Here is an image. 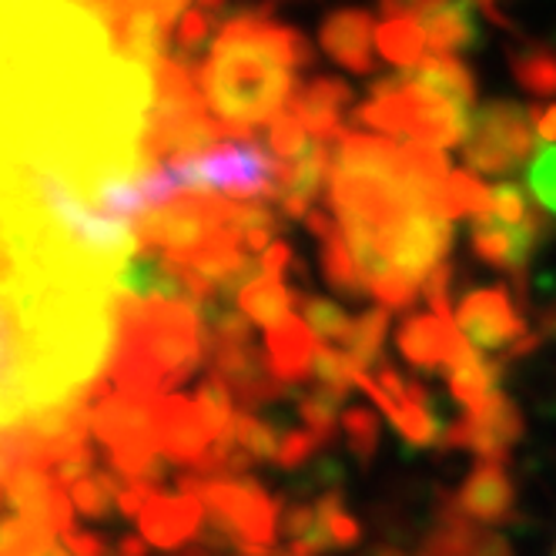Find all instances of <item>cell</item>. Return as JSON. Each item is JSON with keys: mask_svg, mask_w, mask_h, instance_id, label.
<instances>
[{"mask_svg": "<svg viewBox=\"0 0 556 556\" xmlns=\"http://www.w3.org/2000/svg\"><path fill=\"white\" fill-rule=\"evenodd\" d=\"M308 64L305 37L258 8L222 24L208 61L198 67V88L231 138H252L258 125H271L289 111L299 91L295 71Z\"/></svg>", "mask_w": 556, "mask_h": 556, "instance_id": "obj_1", "label": "cell"}, {"mask_svg": "<svg viewBox=\"0 0 556 556\" xmlns=\"http://www.w3.org/2000/svg\"><path fill=\"white\" fill-rule=\"evenodd\" d=\"M114 352L104 379L114 392L157 403L185 382L208 352L202 305L185 299H114Z\"/></svg>", "mask_w": 556, "mask_h": 556, "instance_id": "obj_2", "label": "cell"}, {"mask_svg": "<svg viewBox=\"0 0 556 556\" xmlns=\"http://www.w3.org/2000/svg\"><path fill=\"white\" fill-rule=\"evenodd\" d=\"M355 117H359V125H366L369 131L392 138V141L453 148L466 141L472 111H463L443 98L429 94L426 88L413 81L409 71H400L372 85L369 101L355 111Z\"/></svg>", "mask_w": 556, "mask_h": 556, "instance_id": "obj_3", "label": "cell"}, {"mask_svg": "<svg viewBox=\"0 0 556 556\" xmlns=\"http://www.w3.org/2000/svg\"><path fill=\"white\" fill-rule=\"evenodd\" d=\"M235 205L222 194H178L172 202L148 208L135 222L138 245L144 252H165V255H194L212 245L238 242L235 231Z\"/></svg>", "mask_w": 556, "mask_h": 556, "instance_id": "obj_4", "label": "cell"}, {"mask_svg": "<svg viewBox=\"0 0 556 556\" xmlns=\"http://www.w3.org/2000/svg\"><path fill=\"white\" fill-rule=\"evenodd\" d=\"M157 403L114 392L104 376L94 382L91 432L108 446L114 469L135 476V480H144V476H154L162 469V463H157V450H162Z\"/></svg>", "mask_w": 556, "mask_h": 556, "instance_id": "obj_5", "label": "cell"}, {"mask_svg": "<svg viewBox=\"0 0 556 556\" xmlns=\"http://www.w3.org/2000/svg\"><path fill=\"white\" fill-rule=\"evenodd\" d=\"M536 144V128L530 108L516 101H490L472 111L469 135L463 141V157L472 175L509 178L516 168L527 165Z\"/></svg>", "mask_w": 556, "mask_h": 556, "instance_id": "obj_6", "label": "cell"}, {"mask_svg": "<svg viewBox=\"0 0 556 556\" xmlns=\"http://www.w3.org/2000/svg\"><path fill=\"white\" fill-rule=\"evenodd\" d=\"M453 245V222L443 212H413L400 225L379 235V252L389 265L403 268L422 286V278L446 262V252Z\"/></svg>", "mask_w": 556, "mask_h": 556, "instance_id": "obj_7", "label": "cell"}, {"mask_svg": "<svg viewBox=\"0 0 556 556\" xmlns=\"http://www.w3.org/2000/svg\"><path fill=\"white\" fill-rule=\"evenodd\" d=\"M456 326L466 336V342L480 352H500L513 349L520 339H527V323L516 308L509 289L486 286L469 289L456 305Z\"/></svg>", "mask_w": 556, "mask_h": 556, "instance_id": "obj_8", "label": "cell"}, {"mask_svg": "<svg viewBox=\"0 0 556 556\" xmlns=\"http://www.w3.org/2000/svg\"><path fill=\"white\" fill-rule=\"evenodd\" d=\"M523 435V416L506 392H493L483 406L466 409L446 435V446H466L483 459H503Z\"/></svg>", "mask_w": 556, "mask_h": 556, "instance_id": "obj_9", "label": "cell"}, {"mask_svg": "<svg viewBox=\"0 0 556 556\" xmlns=\"http://www.w3.org/2000/svg\"><path fill=\"white\" fill-rule=\"evenodd\" d=\"M540 231H543L540 215H533V218L523 222V225H509V222H500V218L490 212V215L472 218L469 245H472V252L480 255L486 265L516 275V271H523V268H527L530 255L536 252Z\"/></svg>", "mask_w": 556, "mask_h": 556, "instance_id": "obj_10", "label": "cell"}, {"mask_svg": "<svg viewBox=\"0 0 556 556\" xmlns=\"http://www.w3.org/2000/svg\"><path fill=\"white\" fill-rule=\"evenodd\" d=\"M395 345H400L403 359L416 369H446L453 363V355L466 345V336L459 332L456 319L422 312V315H409L400 326Z\"/></svg>", "mask_w": 556, "mask_h": 556, "instance_id": "obj_11", "label": "cell"}, {"mask_svg": "<svg viewBox=\"0 0 556 556\" xmlns=\"http://www.w3.org/2000/svg\"><path fill=\"white\" fill-rule=\"evenodd\" d=\"M376 30H379V24L372 21L369 11L342 8L323 21L319 41L339 67H345L352 74H372L379 64L376 61Z\"/></svg>", "mask_w": 556, "mask_h": 556, "instance_id": "obj_12", "label": "cell"}, {"mask_svg": "<svg viewBox=\"0 0 556 556\" xmlns=\"http://www.w3.org/2000/svg\"><path fill=\"white\" fill-rule=\"evenodd\" d=\"M157 432H162V453L191 466L202 463L218 443L198 406L185 400V395H165L157 403Z\"/></svg>", "mask_w": 556, "mask_h": 556, "instance_id": "obj_13", "label": "cell"}, {"mask_svg": "<svg viewBox=\"0 0 556 556\" xmlns=\"http://www.w3.org/2000/svg\"><path fill=\"white\" fill-rule=\"evenodd\" d=\"M352 104V88L339 77H315L302 85L289 104V111L305 125L312 141H339L345 135L342 114Z\"/></svg>", "mask_w": 556, "mask_h": 556, "instance_id": "obj_14", "label": "cell"}, {"mask_svg": "<svg viewBox=\"0 0 556 556\" xmlns=\"http://www.w3.org/2000/svg\"><path fill=\"white\" fill-rule=\"evenodd\" d=\"M319 336L308 329L302 315H289L282 326L265 332V363L282 386L302 382L319 359Z\"/></svg>", "mask_w": 556, "mask_h": 556, "instance_id": "obj_15", "label": "cell"}, {"mask_svg": "<svg viewBox=\"0 0 556 556\" xmlns=\"http://www.w3.org/2000/svg\"><path fill=\"white\" fill-rule=\"evenodd\" d=\"M416 17L426 27L432 54H463L480 45L472 0H429L416 11Z\"/></svg>", "mask_w": 556, "mask_h": 556, "instance_id": "obj_16", "label": "cell"}, {"mask_svg": "<svg viewBox=\"0 0 556 556\" xmlns=\"http://www.w3.org/2000/svg\"><path fill=\"white\" fill-rule=\"evenodd\" d=\"M165 37H168V27H165V17H162V11H157V4L131 8L122 17V24L114 27V48L122 58L154 71L168 58Z\"/></svg>", "mask_w": 556, "mask_h": 556, "instance_id": "obj_17", "label": "cell"}, {"mask_svg": "<svg viewBox=\"0 0 556 556\" xmlns=\"http://www.w3.org/2000/svg\"><path fill=\"white\" fill-rule=\"evenodd\" d=\"M202 496L208 500L212 509H218L225 520H231L235 527H242L249 536H258V540L268 536V530H271V503L255 486L208 483V486H202Z\"/></svg>", "mask_w": 556, "mask_h": 556, "instance_id": "obj_18", "label": "cell"}, {"mask_svg": "<svg viewBox=\"0 0 556 556\" xmlns=\"http://www.w3.org/2000/svg\"><path fill=\"white\" fill-rule=\"evenodd\" d=\"M409 77L429 94L443 98L463 111H472L476 81H472V71L456 54H429L416 67H409Z\"/></svg>", "mask_w": 556, "mask_h": 556, "instance_id": "obj_19", "label": "cell"}, {"mask_svg": "<svg viewBox=\"0 0 556 556\" xmlns=\"http://www.w3.org/2000/svg\"><path fill=\"white\" fill-rule=\"evenodd\" d=\"M141 533L157 543V546H175L185 536L194 533L198 520H202V506H198L194 496H154L144 509H141Z\"/></svg>", "mask_w": 556, "mask_h": 556, "instance_id": "obj_20", "label": "cell"}, {"mask_svg": "<svg viewBox=\"0 0 556 556\" xmlns=\"http://www.w3.org/2000/svg\"><path fill=\"white\" fill-rule=\"evenodd\" d=\"M450 376V392L456 395V403H463L466 409L483 406L490 395L496 392V379H500V366L490 363V355L472 349L469 342L453 355V363L446 366Z\"/></svg>", "mask_w": 556, "mask_h": 556, "instance_id": "obj_21", "label": "cell"}, {"mask_svg": "<svg viewBox=\"0 0 556 556\" xmlns=\"http://www.w3.org/2000/svg\"><path fill=\"white\" fill-rule=\"evenodd\" d=\"M426 48H429V37H426V27L416 14H395V17H386L376 30V51L382 61L395 64L400 71H409L416 67L422 58H426Z\"/></svg>", "mask_w": 556, "mask_h": 556, "instance_id": "obj_22", "label": "cell"}, {"mask_svg": "<svg viewBox=\"0 0 556 556\" xmlns=\"http://www.w3.org/2000/svg\"><path fill=\"white\" fill-rule=\"evenodd\" d=\"M238 308H242L255 326H262L265 332L282 326L292 308H295V295L292 289L275 275H258L255 282H249L242 292H238Z\"/></svg>", "mask_w": 556, "mask_h": 556, "instance_id": "obj_23", "label": "cell"}, {"mask_svg": "<svg viewBox=\"0 0 556 556\" xmlns=\"http://www.w3.org/2000/svg\"><path fill=\"white\" fill-rule=\"evenodd\" d=\"M513 500V486L509 476L500 469L496 459H486L472 469V476L466 480L463 490V503L476 513V516H500Z\"/></svg>", "mask_w": 556, "mask_h": 556, "instance_id": "obj_24", "label": "cell"}, {"mask_svg": "<svg viewBox=\"0 0 556 556\" xmlns=\"http://www.w3.org/2000/svg\"><path fill=\"white\" fill-rule=\"evenodd\" d=\"M509 71L527 94L556 98V51L546 45H523L509 54Z\"/></svg>", "mask_w": 556, "mask_h": 556, "instance_id": "obj_25", "label": "cell"}, {"mask_svg": "<svg viewBox=\"0 0 556 556\" xmlns=\"http://www.w3.org/2000/svg\"><path fill=\"white\" fill-rule=\"evenodd\" d=\"M386 332H389V308H382V305L363 312L359 319H355V326H352V332H349V339L342 345V352L349 355L355 369L369 372V369L382 366L379 359H382Z\"/></svg>", "mask_w": 556, "mask_h": 556, "instance_id": "obj_26", "label": "cell"}, {"mask_svg": "<svg viewBox=\"0 0 556 556\" xmlns=\"http://www.w3.org/2000/svg\"><path fill=\"white\" fill-rule=\"evenodd\" d=\"M323 275L339 295H369L363 268H359V262H355V255H352V249L345 242L342 225L329 238H323Z\"/></svg>", "mask_w": 556, "mask_h": 556, "instance_id": "obj_27", "label": "cell"}, {"mask_svg": "<svg viewBox=\"0 0 556 556\" xmlns=\"http://www.w3.org/2000/svg\"><path fill=\"white\" fill-rule=\"evenodd\" d=\"M440 212L453 218H480L493 212V191L476 178L472 172H453L443 191Z\"/></svg>", "mask_w": 556, "mask_h": 556, "instance_id": "obj_28", "label": "cell"}, {"mask_svg": "<svg viewBox=\"0 0 556 556\" xmlns=\"http://www.w3.org/2000/svg\"><path fill=\"white\" fill-rule=\"evenodd\" d=\"M235 403H238L235 392L228 389V382L218 372H208L202 379V386H198L194 406H198V413H202V419L212 429L215 440H225V435L235 432V416H238L235 413Z\"/></svg>", "mask_w": 556, "mask_h": 556, "instance_id": "obj_29", "label": "cell"}, {"mask_svg": "<svg viewBox=\"0 0 556 556\" xmlns=\"http://www.w3.org/2000/svg\"><path fill=\"white\" fill-rule=\"evenodd\" d=\"M299 315L308 323V329L319 336V339H326L329 345H345V339H349V332H352V326H355V319L352 315L339 305V302H332V299H319V295H305V299H299Z\"/></svg>", "mask_w": 556, "mask_h": 556, "instance_id": "obj_30", "label": "cell"}, {"mask_svg": "<svg viewBox=\"0 0 556 556\" xmlns=\"http://www.w3.org/2000/svg\"><path fill=\"white\" fill-rule=\"evenodd\" d=\"M278 215L262 202H238L235 205V231L242 238V249L265 252L275 242Z\"/></svg>", "mask_w": 556, "mask_h": 556, "instance_id": "obj_31", "label": "cell"}, {"mask_svg": "<svg viewBox=\"0 0 556 556\" xmlns=\"http://www.w3.org/2000/svg\"><path fill=\"white\" fill-rule=\"evenodd\" d=\"M369 295L389 308V312H403V308H413L416 295L422 292V286L416 282L413 275H406L403 268H395V265H386L379 275H372L369 282H366Z\"/></svg>", "mask_w": 556, "mask_h": 556, "instance_id": "obj_32", "label": "cell"}, {"mask_svg": "<svg viewBox=\"0 0 556 556\" xmlns=\"http://www.w3.org/2000/svg\"><path fill=\"white\" fill-rule=\"evenodd\" d=\"M345 395L326 389V386H315L312 392H305L299 400V416H302V426L312 429L319 440H329L336 432V422L342 419L339 416V406H342Z\"/></svg>", "mask_w": 556, "mask_h": 556, "instance_id": "obj_33", "label": "cell"}, {"mask_svg": "<svg viewBox=\"0 0 556 556\" xmlns=\"http://www.w3.org/2000/svg\"><path fill=\"white\" fill-rule=\"evenodd\" d=\"M235 443L242 446L252 459H278V450H282L275 429L265 419H258L255 413L235 416Z\"/></svg>", "mask_w": 556, "mask_h": 556, "instance_id": "obj_34", "label": "cell"}, {"mask_svg": "<svg viewBox=\"0 0 556 556\" xmlns=\"http://www.w3.org/2000/svg\"><path fill=\"white\" fill-rule=\"evenodd\" d=\"M308 144H312L308 141V131H305V125L299 122L292 111L278 114L275 122L268 125V148H271V154L278 157V162H295V157Z\"/></svg>", "mask_w": 556, "mask_h": 556, "instance_id": "obj_35", "label": "cell"}, {"mask_svg": "<svg viewBox=\"0 0 556 556\" xmlns=\"http://www.w3.org/2000/svg\"><path fill=\"white\" fill-rule=\"evenodd\" d=\"M527 185L536 198V205L556 218V144L536 151V157L530 162V172H527Z\"/></svg>", "mask_w": 556, "mask_h": 556, "instance_id": "obj_36", "label": "cell"}, {"mask_svg": "<svg viewBox=\"0 0 556 556\" xmlns=\"http://www.w3.org/2000/svg\"><path fill=\"white\" fill-rule=\"evenodd\" d=\"M342 429L349 435V446L359 453L363 459H369L379 446V419L376 413L355 406V409H345L342 413Z\"/></svg>", "mask_w": 556, "mask_h": 556, "instance_id": "obj_37", "label": "cell"}, {"mask_svg": "<svg viewBox=\"0 0 556 556\" xmlns=\"http://www.w3.org/2000/svg\"><path fill=\"white\" fill-rule=\"evenodd\" d=\"M114 496H122V493H117V483L108 472H94L91 480L74 483V503L81 506L88 516H104Z\"/></svg>", "mask_w": 556, "mask_h": 556, "instance_id": "obj_38", "label": "cell"}, {"mask_svg": "<svg viewBox=\"0 0 556 556\" xmlns=\"http://www.w3.org/2000/svg\"><path fill=\"white\" fill-rule=\"evenodd\" d=\"M493 215L500 218V222H509V225H523V222H530L536 212L530 208V202H527V194L516 188L513 181H500L496 188H493Z\"/></svg>", "mask_w": 556, "mask_h": 556, "instance_id": "obj_39", "label": "cell"}, {"mask_svg": "<svg viewBox=\"0 0 556 556\" xmlns=\"http://www.w3.org/2000/svg\"><path fill=\"white\" fill-rule=\"evenodd\" d=\"M212 34V17L205 11H188L178 27H175V45H178V58L188 61V54H194L198 48H202L208 41Z\"/></svg>", "mask_w": 556, "mask_h": 556, "instance_id": "obj_40", "label": "cell"}, {"mask_svg": "<svg viewBox=\"0 0 556 556\" xmlns=\"http://www.w3.org/2000/svg\"><path fill=\"white\" fill-rule=\"evenodd\" d=\"M319 443H323L319 435L302 426V429L289 432L286 440H282V450H278V463H282V466H299V463H305L312 456V450L319 446Z\"/></svg>", "mask_w": 556, "mask_h": 556, "instance_id": "obj_41", "label": "cell"}, {"mask_svg": "<svg viewBox=\"0 0 556 556\" xmlns=\"http://www.w3.org/2000/svg\"><path fill=\"white\" fill-rule=\"evenodd\" d=\"M262 275H275V278H282L286 268L292 265V249L286 242H271L265 252H262Z\"/></svg>", "mask_w": 556, "mask_h": 556, "instance_id": "obj_42", "label": "cell"}, {"mask_svg": "<svg viewBox=\"0 0 556 556\" xmlns=\"http://www.w3.org/2000/svg\"><path fill=\"white\" fill-rule=\"evenodd\" d=\"M530 117H533V128L543 141H556V104H533Z\"/></svg>", "mask_w": 556, "mask_h": 556, "instance_id": "obj_43", "label": "cell"}, {"mask_svg": "<svg viewBox=\"0 0 556 556\" xmlns=\"http://www.w3.org/2000/svg\"><path fill=\"white\" fill-rule=\"evenodd\" d=\"M188 4H191V0H157V11H162V17H165V27H168V30H175V27H178V21L191 11Z\"/></svg>", "mask_w": 556, "mask_h": 556, "instance_id": "obj_44", "label": "cell"}, {"mask_svg": "<svg viewBox=\"0 0 556 556\" xmlns=\"http://www.w3.org/2000/svg\"><path fill=\"white\" fill-rule=\"evenodd\" d=\"M125 11H131V8H148V4H157V0H117Z\"/></svg>", "mask_w": 556, "mask_h": 556, "instance_id": "obj_45", "label": "cell"}, {"mask_svg": "<svg viewBox=\"0 0 556 556\" xmlns=\"http://www.w3.org/2000/svg\"><path fill=\"white\" fill-rule=\"evenodd\" d=\"M472 4H480V8H493L496 0H472Z\"/></svg>", "mask_w": 556, "mask_h": 556, "instance_id": "obj_46", "label": "cell"}, {"mask_svg": "<svg viewBox=\"0 0 556 556\" xmlns=\"http://www.w3.org/2000/svg\"><path fill=\"white\" fill-rule=\"evenodd\" d=\"M205 8H222V0H202Z\"/></svg>", "mask_w": 556, "mask_h": 556, "instance_id": "obj_47", "label": "cell"}, {"mask_svg": "<svg viewBox=\"0 0 556 556\" xmlns=\"http://www.w3.org/2000/svg\"><path fill=\"white\" fill-rule=\"evenodd\" d=\"M553 556H556V549H553Z\"/></svg>", "mask_w": 556, "mask_h": 556, "instance_id": "obj_48", "label": "cell"}]
</instances>
